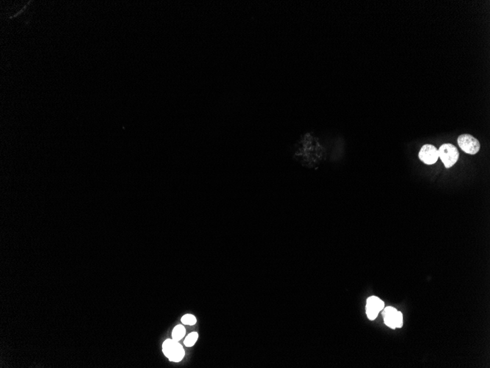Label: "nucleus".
Instances as JSON below:
<instances>
[{"mask_svg": "<svg viewBox=\"0 0 490 368\" xmlns=\"http://www.w3.org/2000/svg\"><path fill=\"white\" fill-rule=\"evenodd\" d=\"M319 144L310 133L305 134L296 145L294 157L305 166H313L317 163Z\"/></svg>", "mask_w": 490, "mask_h": 368, "instance_id": "1", "label": "nucleus"}, {"mask_svg": "<svg viewBox=\"0 0 490 368\" xmlns=\"http://www.w3.org/2000/svg\"><path fill=\"white\" fill-rule=\"evenodd\" d=\"M164 355L170 361L179 363L183 360L185 352L182 345L173 339H168L162 345Z\"/></svg>", "mask_w": 490, "mask_h": 368, "instance_id": "2", "label": "nucleus"}, {"mask_svg": "<svg viewBox=\"0 0 490 368\" xmlns=\"http://www.w3.org/2000/svg\"><path fill=\"white\" fill-rule=\"evenodd\" d=\"M438 154L446 168H450L455 165L460 157L458 149L452 143H444L442 145L438 150Z\"/></svg>", "mask_w": 490, "mask_h": 368, "instance_id": "3", "label": "nucleus"}, {"mask_svg": "<svg viewBox=\"0 0 490 368\" xmlns=\"http://www.w3.org/2000/svg\"><path fill=\"white\" fill-rule=\"evenodd\" d=\"M457 142L460 149L467 154L474 155L480 150L481 145L479 140L469 134L460 135Z\"/></svg>", "mask_w": 490, "mask_h": 368, "instance_id": "4", "label": "nucleus"}, {"mask_svg": "<svg viewBox=\"0 0 490 368\" xmlns=\"http://www.w3.org/2000/svg\"><path fill=\"white\" fill-rule=\"evenodd\" d=\"M420 160L427 165H433L439 158L438 149L432 144H425L421 147L419 154Z\"/></svg>", "mask_w": 490, "mask_h": 368, "instance_id": "5", "label": "nucleus"}, {"mask_svg": "<svg viewBox=\"0 0 490 368\" xmlns=\"http://www.w3.org/2000/svg\"><path fill=\"white\" fill-rule=\"evenodd\" d=\"M385 304L376 296L368 298L366 304V314L371 321H374L378 316L381 310H383Z\"/></svg>", "mask_w": 490, "mask_h": 368, "instance_id": "6", "label": "nucleus"}, {"mask_svg": "<svg viewBox=\"0 0 490 368\" xmlns=\"http://www.w3.org/2000/svg\"><path fill=\"white\" fill-rule=\"evenodd\" d=\"M397 310L393 307H388L385 309L383 312L384 321L385 324L390 328L396 329V318L397 316Z\"/></svg>", "mask_w": 490, "mask_h": 368, "instance_id": "7", "label": "nucleus"}, {"mask_svg": "<svg viewBox=\"0 0 490 368\" xmlns=\"http://www.w3.org/2000/svg\"><path fill=\"white\" fill-rule=\"evenodd\" d=\"M186 335V330L184 326L178 325L173 329L172 332V339L179 342L181 340L183 339Z\"/></svg>", "mask_w": 490, "mask_h": 368, "instance_id": "8", "label": "nucleus"}, {"mask_svg": "<svg viewBox=\"0 0 490 368\" xmlns=\"http://www.w3.org/2000/svg\"><path fill=\"white\" fill-rule=\"evenodd\" d=\"M198 339V334L197 332H192L187 335V338L184 340V345L187 347H193Z\"/></svg>", "mask_w": 490, "mask_h": 368, "instance_id": "9", "label": "nucleus"}, {"mask_svg": "<svg viewBox=\"0 0 490 368\" xmlns=\"http://www.w3.org/2000/svg\"><path fill=\"white\" fill-rule=\"evenodd\" d=\"M182 322L184 325L193 326L196 324L197 319L193 315L186 314L182 318Z\"/></svg>", "mask_w": 490, "mask_h": 368, "instance_id": "10", "label": "nucleus"}, {"mask_svg": "<svg viewBox=\"0 0 490 368\" xmlns=\"http://www.w3.org/2000/svg\"><path fill=\"white\" fill-rule=\"evenodd\" d=\"M403 325V316L401 312H398L396 318V328H401Z\"/></svg>", "mask_w": 490, "mask_h": 368, "instance_id": "11", "label": "nucleus"}]
</instances>
